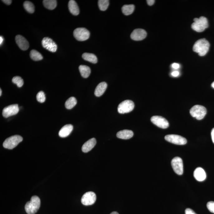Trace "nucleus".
<instances>
[{
	"label": "nucleus",
	"instance_id": "nucleus-5",
	"mask_svg": "<svg viewBox=\"0 0 214 214\" xmlns=\"http://www.w3.org/2000/svg\"><path fill=\"white\" fill-rule=\"evenodd\" d=\"M190 113L193 117L197 120H201L206 116L207 110L204 106L197 105L192 107L190 110Z\"/></svg>",
	"mask_w": 214,
	"mask_h": 214
},
{
	"label": "nucleus",
	"instance_id": "nucleus-9",
	"mask_svg": "<svg viewBox=\"0 0 214 214\" xmlns=\"http://www.w3.org/2000/svg\"><path fill=\"white\" fill-rule=\"evenodd\" d=\"M165 138L166 141L169 142L177 145H185L187 142L185 138L178 135H167L165 137Z\"/></svg>",
	"mask_w": 214,
	"mask_h": 214
},
{
	"label": "nucleus",
	"instance_id": "nucleus-35",
	"mask_svg": "<svg viewBox=\"0 0 214 214\" xmlns=\"http://www.w3.org/2000/svg\"><path fill=\"white\" fill-rule=\"evenodd\" d=\"M179 75V72L178 71H174L171 73V75L174 77H177Z\"/></svg>",
	"mask_w": 214,
	"mask_h": 214
},
{
	"label": "nucleus",
	"instance_id": "nucleus-20",
	"mask_svg": "<svg viewBox=\"0 0 214 214\" xmlns=\"http://www.w3.org/2000/svg\"><path fill=\"white\" fill-rule=\"evenodd\" d=\"M107 84L102 82L99 84L96 87L94 94L96 97H100L104 94L107 88Z\"/></svg>",
	"mask_w": 214,
	"mask_h": 214
},
{
	"label": "nucleus",
	"instance_id": "nucleus-27",
	"mask_svg": "<svg viewBox=\"0 0 214 214\" xmlns=\"http://www.w3.org/2000/svg\"><path fill=\"white\" fill-rule=\"evenodd\" d=\"M77 103L76 99L74 97H71L67 100L65 103V107L66 108L70 110L73 108Z\"/></svg>",
	"mask_w": 214,
	"mask_h": 214
},
{
	"label": "nucleus",
	"instance_id": "nucleus-3",
	"mask_svg": "<svg viewBox=\"0 0 214 214\" xmlns=\"http://www.w3.org/2000/svg\"><path fill=\"white\" fill-rule=\"evenodd\" d=\"M194 22L192 25V29L197 32H203L209 26L207 19L206 17H202L199 18L194 19Z\"/></svg>",
	"mask_w": 214,
	"mask_h": 214
},
{
	"label": "nucleus",
	"instance_id": "nucleus-17",
	"mask_svg": "<svg viewBox=\"0 0 214 214\" xmlns=\"http://www.w3.org/2000/svg\"><path fill=\"white\" fill-rule=\"evenodd\" d=\"M96 143H97V141L95 138H91V139L86 142L82 146V151L84 153L88 152L95 147Z\"/></svg>",
	"mask_w": 214,
	"mask_h": 214
},
{
	"label": "nucleus",
	"instance_id": "nucleus-13",
	"mask_svg": "<svg viewBox=\"0 0 214 214\" xmlns=\"http://www.w3.org/2000/svg\"><path fill=\"white\" fill-rule=\"evenodd\" d=\"M19 111L18 105H11L4 107L2 111V116L5 118L9 117L10 116L17 114Z\"/></svg>",
	"mask_w": 214,
	"mask_h": 214
},
{
	"label": "nucleus",
	"instance_id": "nucleus-14",
	"mask_svg": "<svg viewBox=\"0 0 214 214\" xmlns=\"http://www.w3.org/2000/svg\"><path fill=\"white\" fill-rule=\"evenodd\" d=\"M147 36L145 30L142 29H135L131 35V39L134 41H139L144 39Z\"/></svg>",
	"mask_w": 214,
	"mask_h": 214
},
{
	"label": "nucleus",
	"instance_id": "nucleus-38",
	"mask_svg": "<svg viewBox=\"0 0 214 214\" xmlns=\"http://www.w3.org/2000/svg\"><path fill=\"white\" fill-rule=\"evenodd\" d=\"M211 135H212V142H213L214 144V128H212V133H211Z\"/></svg>",
	"mask_w": 214,
	"mask_h": 214
},
{
	"label": "nucleus",
	"instance_id": "nucleus-10",
	"mask_svg": "<svg viewBox=\"0 0 214 214\" xmlns=\"http://www.w3.org/2000/svg\"><path fill=\"white\" fill-rule=\"evenodd\" d=\"M96 200L97 196L95 193L93 192H89L85 193L82 196L81 202L85 206H91L94 204Z\"/></svg>",
	"mask_w": 214,
	"mask_h": 214
},
{
	"label": "nucleus",
	"instance_id": "nucleus-15",
	"mask_svg": "<svg viewBox=\"0 0 214 214\" xmlns=\"http://www.w3.org/2000/svg\"><path fill=\"white\" fill-rule=\"evenodd\" d=\"M15 40L17 45L19 48L23 51H26L29 48L28 42L24 37L20 35H17L16 37Z\"/></svg>",
	"mask_w": 214,
	"mask_h": 214
},
{
	"label": "nucleus",
	"instance_id": "nucleus-22",
	"mask_svg": "<svg viewBox=\"0 0 214 214\" xmlns=\"http://www.w3.org/2000/svg\"><path fill=\"white\" fill-rule=\"evenodd\" d=\"M82 57L84 60L93 63H96L98 62V59L96 56L92 53H85L82 55Z\"/></svg>",
	"mask_w": 214,
	"mask_h": 214
},
{
	"label": "nucleus",
	"instance_id": "nucleus-30",
	"mask_svg": "<svg viewBox=\"0 0 214 214\" xmlns=\"http://www.w3.org/2000/svg\"><path fill=\"white\" fill-rule=\"evenodd\" d=\"M12 82L13 83L16 84L19 88L22 87L24 83L23 79L19 76H16L13 77Z\"/></svg>",
	"mask_w": 214,
	"mask_h": 214
},
{
	"label": "nucleus",
	"instance_id": "nucleus-40",
	"mask_svg": "<svg viewBox=\"0 0 214 214\" xmlns=\"http://www.w3.org/2000/svg\"><path fill=\"white\" fill-rule=\"evenodd\" d=\"M110 214H119V213H118L117 212H112V213H111Z\"/></svg>",
	"mask_w": 214,
	"mask_h": 214
},
{
	"label": "nucleus",
	"instance_id": "nucleus-4",
	"mask_svg": "<svg viewBox=\"0 0 214 214\" xmlns=\"http://www.w3.org/2000/svg\"><path fill=\"white\" fill-rule=\"evenodd\" d=\"M23 141L22 137L20 135H16L9 137L4 141L3 146L4 148L11 150L14 148Z\"/></svg>",
	"mask_w": 214,
	"mask_h": 214
},
{
	"label": "nucleus",
	"instance_id": "nucleus-29",
	"mask_svg": "<svg viewBox=\"0 0 214 214\" xmlns=\"http://www.w3.org/2000/svg\"><path fill=\"white\" fill-rule=\"evenodd\" d=\"M99 8L101 11H105L108 8L109 5L108 0H99L98 1Z\"/></svg>",
	"mask_w": 214,
	"mask_h": 214
},
{
	"label": "nucleus",
	"instance_id": "nucleus-28",
	"mask_svg": "<svg viewBox=\"0 0 214 214\" xmlns=\"http://www.w3.org/2000/svg\"><path fill=\"white\" fill-rule=\"evenodd\" d=\"M23 7L25 10L29 13H34L35 11V7L32 2L29 1H26L23 3Z\"/></svg>",
	"mask_w": 214,
	"mask_h": 214
},
{
	"label": "nucleus",
	"instance_id": "nucleus-19",
	"mask_svg": "<svg viewBox=\"0 0 214 214\" xmlns=\"http://www.w3.org/2000/svg\"><path fill=\"white\" fill-rule=\"evenodd\" d=\"M133 135V132L132 131L124 130L118 132L117 134V137L122 139L127 140L132 138Z\"/></svg>",
	"mask_w": 214,
	"mask_h": 214
},
{
	"label": "nucleus",
	"instance_id": "nucleus-11",
	"mask_svg": "<svg viewBox=\"0 0 214 214\" xmlns=\"http://www.w3.org/2000/svg\"><path fill=\"white\" fill-rule=\"evenodd\" d=\"M152 122L159 128H167L169 127V123L165 118L160 116H153L151 118Z\"/></svg>",
	"mask_w": 214,
	"mask_h": 214
},
{
	"label": "nucleus",
	"instance_id": "nucleus-24",
	"mask_svg": "<svg viewBox=\"0 0 214 214\" xmlns=\"http://www.w3.org/2000/svg\"><path fill=\"white\" fill-rule=\"evenodd\" d=\"M135 9V6L133 4H126L122 6V11L125 15L128 16L133 12Z\"/></svg>",
	"mask_w": 214,
	"mask_h": 214
},
{
	"label": "nucleus",
	"instance_id": "nucleus-16",
	"mask_svg": "<svg viewBox=\"0 0 214 214\" xmlns=\"http://www.w3.org/2000/svg\"><path fill=\"white\" fill-rule=\"evenodd\" d=\"M194 178L198 181H204L206 178V174L204 170L201 167L196 168L194 172Z\"/></svg>",
	"mask_w": 214,
	"mask_h": 214
},
{
	"label": "nucleus",
	"instance_id": "nucleus-2",
	"mask_svg": "<svg viewBox=\"0 0 214 214\" xmlns=\"http://www.w3.org/2000/svg\"><path fill=\"white\" fill-rule=\"evenodd\" d=\"M41 205V200L37 196H33L30 201L27 202L25 206L26 212L28 214H35L39 210Z\"/></svg>",
	"mask_w": 214,
	"mask_h": 214
},
{
	"label": "nucleus",
	"instance_id": "nucleus-21",
	"mask_svg": "<svg viewBox=\"0 0 214 214\" xmlns=\"http://www.w3.org/2000/svg\"><path fill=\"white\" fill-rule=\"evenodd\" d=\"M69 11L73 15L77 16L79 14V9L77 3L73 0H70L68 3Z\"/></svg>",
	"mask_w": 214,
	"mask_h": 214
},
{
	"label": "nucleus",
	"instance_id": "nucleus-33",
	"mask_svg": "<svg viewBox=\"0 0 214 214\" xmlns=\"http://www.w3.org/2000/svg\"><path fill=\"white\" fill-rule=\"evenodd\" d=\"M185 214H197L194 211L190 208H188L185 210Z\"/></svg>",
	"mask_w": 214,
	"mask_h": 214
},
{
	"label": "nucleus",
	"instance_id": "nucleus-26",
	"mask_svg": "<svg viewBox=\"0 0 214 214\" xmlns=\"http://www.w3.org/2000/svg\"><path fill=\"white\" fill-rule=\"evenodd\" d=\"M30 57L34 61H37L42 60L43 57L40 53L35 50H32L30 52Z\"/></svg>",
	"mask_w": 214,
	"mask_h": 214
},
{
	"label": "nucleus",
	"instance_id": "nucleus-1",
	"mask_svg": "<svg viewBox=\"0 0 214 214\" xmlns=\"http://www.w3.org/2000/svg\"><path fill=\"white\" fill-rule=\"evenodd\" d=\"M210 44L205 39L198 40L194 44L193 49L195 52L197 53L200 56L206 55L209 51Z\"/></svg>",
	"mask_w": 214,
	"mask_h": 214
},
{
	"label": "nucleus",
	"instance_id": "nucleus-23",
	"mask_svg": "<svg viewBox=\"0 0 214 214\" xmlns=\"http://www.w3.org/2000/svg\"><path fill=\"white\" fill-rule=\"evenodd\" d=\"M79 70L83 78H87L91 73V69L88 66L80 65L79 66Z\"/></svg>",
	"mask_w": 214,
	"mask_h": 214
},
{
	"label": "nucleus",
	"instance_id": "nucleus-8",
	"mask_svg": "<svg viewBox=\"0 0 214 214\" xmlns=\"http://www.w3.org/2000/svg\"><path fill=\"white\" fill-rule=\"evenodd\" d=\"M171 165L176 173L178 175H182L183 173V164L181 158H174L171 161Z\"/></svg>",
	"mask_w": 214,
	"mask_h": 214
},
{
	"label": "nucleus",
	"instance_id": "nucleus-34",
	"mask_svg": "<svg viewBox=\"0 0 214 214\" xmlns=\"http://www.w3.org/2000/svg\"><path fill=\"white\" fill-rule=\"evenodd\" d=\"M172 67L173 68L175 69H177L180 67V65L179 64L177 63H173L172 65Z\"/></svg>",
	"mask_w": 214,
	"mask_h": 214
},
{
	"label": "nucleus",
	"instance_id": "nucleus-32",
	"mask_svg": "<svg viewBox=\"0 0 214 214\" xmlns=\"http://www.w3.org/2000/svg\"><path fill=\"white\" fill-rule=\"evenodd\" d=\"M207 209L211 212L214 213V202H208L207 205Z\"/></svg>",
	"mask_w": 214,
	"mask_h": 214
},
{
	"label": "nucleus",
	"instance_id": "nucleus-12",
	"mask_svg": "<svg viewBox=\"0 0 214 214\" xmlns=\"http://www.w3.org/2000/svg\"><path fill=\"white\" fill-rule=\"evenodd\" d=\"M42 44L44 48L51 52H55L57 51V45L51 38H43L42 41Z\"/></svg>",
	"mask_w": 214,
	"mask_h": 214
},
{
	"label": "nucleus",
	"instance_id": "nucleus-25",
	"mask_svg": "<svg viewBox=\"0 0 214 214\" xmlns=\"http://www.w3.org/2000/svg\"><path fill=\"white\" fill-rule=\"evenodd\" d=\"M43 3L45 8L49 10L54 9L57 6V1L55 0H44Z\"/></svg>",
	"mask_w": 214,
	"mask_h": 214
},
{
	"label": "nucleus",
	"instance_id": "nucleus-31",
	"mask_svg": "<svg viewBox=\"0 0 214 214\" xmlns=\"http://www.w3.org/2000/svg\"><path fill=\"white\" fill-rule=\"evenodd\" d=\"M37 100L39 102L43 103L45 102L46 100V97L45 93L43 91H40L37 95Z\"/></svg>",
	"mask_w": 214,
	"mask_h": 214
},
{
	"label": "nucleus",
	"instance_id": "nucleus-39",
	"mask_svg": "<svg viewBox=\"0 0 214 214\" xmlns=\"http://www.w3.org/2000/svg\"><path fill=\"white\" fill-rule=\"evenodd\" d=\"M3 37L2 36H1V37H0V44H1V45H2V44L3 42Z\"/></svg>",
	"mask_w": 214,
	"mask_h": 214
},
{
	"label": "nucleus",
	"instance_id": "nucleus-7",
	"mask_svg": "<svg viewBox=\"0 0 214 214\" xmlns=\"http://www.w3.org/2000/svg\"><path fill=\"white\" fill-rule=\"evenodd\" d=\"M73 35L77 41H83L89 39L90 33L85 28L80 27L74 31Z\"/></svg>",
	"mask_w": 214,
	"mask_h": 214
},
{
	"label": "nucleus",
	"instance_id": "nucleus-6",
	"mask_svg": "<svg viewBox=\"0 0 214 214\" xmlns=\"http://www.w3.org/2000/svg\"><path fill=\"white\" fill-rule=\"evenodd\" d=\"M135 107V104L132 100H125L119 104L118 106V112L121 114L129 113Z\"/></svg>",
	"mask_w": 214,
	"mask_h": 214
},
{
	"label": "nucleus",
	"instance_id": "nucleus-36",
	"mask_svg": "<svg viewBox=\"0 0 214 214\" xmlns=\"http://www.w3.org/2000/svg\"><path fill=\"white\" fill-rule=\"evenodd\" d=\"M155 1L154 0H147V2L149 6L153 5L154 4Z\"/></svg>",
	"mask_w": 214,
	"mask_h": 214
},
{
	"label": "nucleus",
	"instance_id": "nucleus-18",
	"mask_svg": "<svg viewBox=\"0 0 214 214\" xmlns=\"http://www.w3.org/2000/svg\"><path fill=\"white\" fill-rule=\"evenodd\" d=\"M73 125L70 124L64 125L62 128L60 129L59 132V135L62 138H65L70 135L72 131H73Z\"/></svg>",
	"mask_w": 214,
	"mask_h": 214
},
{
	"label": "nucleus",
	"instance_id": "nucleus-42",
	"mask_svg": "<svg viewBox=\"0 0 214 214\" xmlns=\"http://www.w3.org/2000/svg\"><path fill=\"white\" fill-rule=\"evenodd\" d=\"M0 92H1V93H0V96H1V95H2V90H1V89H0Z\"/></svg>",
	"mask_w": 214,
	"mask_h": 214
},
{
	"label": "nucleus",
	"instance_id": "nucleus-37",
	"mask_svg": "<svg viewBox=\"0 0 214 214\" xmlns=\"http://www.w3.org/2000/svg\"><path fill=\"white\" fill-rule=\"evenodd\" d=\"M2 1L4 3L7 4V5H10L11 4L12 2V1H11V0H3Z\"/></svg>",
	"mask_w": 214,
	"mask_h": 214
},
{
	"label": "nucleus",
	"instance_id": "nucleus-41",
	"mask_svg": "<svg viewBox=\"0 0 214 214\" xmlns=\"http://www.w3.org/2000/svg\"><path fill=\"white\" fill-rule=\"evenodd\" d=\"M212 88H214V82L212 83Z\"/></svg>",
	"mask_w": 214,
	"mask_h": 214
}]
</instances>
